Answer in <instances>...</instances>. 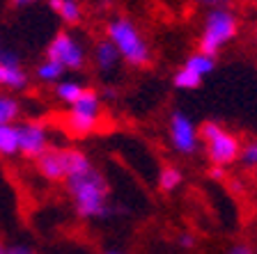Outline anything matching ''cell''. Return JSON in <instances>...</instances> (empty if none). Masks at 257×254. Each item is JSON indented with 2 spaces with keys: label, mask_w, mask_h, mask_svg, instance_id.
Masks as SVG:
<instances>
[{
  "label": "cell",
  "mask_w": 257,
  "mask_h": 254,
  "mask_svg": "<svg viewBox=\"0 0 257 254\" xmlns=\"http://www.w3.org/2000/svg\"><path fill=\"white\" fill-rule=\"evenodd\" d=\"M106 39L117 48L119 60L136 69H145L152 62V51L145 42L143 32L126 16H115L106 23Z\"/></svg>",
  "instance_id": "7a4b0ae2"
},
{
  "label": "cell",
  "mask_w": 257,
  "mask_h": 254,
  "mask_svg": "<svg viewBox=\"0 0 257 254\" xmlns=\"http://www.w3.org/2000/svg\"><path fill=\"white\" fill-rule=\"evenodd\" d=\"M239 32V19L227 7H214L204 16V26L198 39V51L207 55H218V51L230 44Z\"/></svg>",
  "instance_id": "277c9868"
},
{
  "label": "cell",
  "mask_w": 257,
  "mask_h": 254,
  "mask_svg": "<svg viewBox=\"0 0 257 254\" xmlns=\"http://www.w3.org/2000/svg\"><path fill=\"white\" fill-rule=\"evenodd\" d=\"M99 3H101L103 7H108V5H112V3H115V0H99Z\"/></svg>",
  "instance_id": "4316f807"
},
{
  "label": "cell",
  "mask_w": 257,
  "mask_h": 254,
  "mask_svg": "<svg viewBox=\"0 0 257 254\" xmlns=\"http://www.w3.org/2000/svg\"><path fill=\"white\" fill-rule=\"evenodd\" d=\"M71 110L64 117V131L74 138H85L99 128L101 119V99L94 90L87 87L76 103H71Z\"/></svg>",
  "instance_id": "8992f818"
},
{
  "label": "cell",
  "mask_w": 257,
  "mask_h": 254,
  "mask_svg": "<svg viewBox=\"0 0 257 254\" xmlns=\"http://www.w3.org/2000/svg\"><path fill=\"white\" fill-rule=\"evenodd\" d=\"M168 133H170V144L177 154L182 156H193L200 147V133L198 126L193 124V119L188 115H184L182 110H175L170 115L168 122Z\"/></svg>",
  "instance_id": "ba28073f"
},
{
  "label": "cell",
  "mask_w": 257,
  "mask_h": 254,
  "mask_svg": "<svg viewBox=\"0 0 257 254\" xmlns=\"http://www.w3.org/2000/svg\"><path fill=\"white\" fill-rule=\"evenodd\" d=\"M46 58L58 62L64 71H80V69H85V64H87V53H85V48H83V44L74 35H69V32H64V30L58 32L51 39V44L46 48Z\"/></svg>",
  "instance_id": "52a82bcc"
},
{
  "label": "cell",
  "mask_w": 257,
  "mask_h": 254,
  "mask_svg": "<svg viewBox=\"0 0 257 254\" xmlns=\"http://www.w3.org/2000/svg\"><path fill=\"white\" fill-rule=\"evenodd\" d=\"M209 176L216 181H220L225 176V167H218V165H211V169H209Z\"/></svg>",
  "instance_id": "d4e9b609"
},
{
  "label": "cell",
  "mask_w": 257,
  "mask_h": 254,
  "mask_svg": "<svg viewBox=\"0 0 257 254\" xmlns=\"http://www.w3.org/2000/svg\"><path fill=\"white\" fill-rule=\"evenodd\" d=\"M19 154V131L16 124H0V156L12 158Z\"/></svg>",
  "instance_id": "4fadbf2b"
},
{
  "label": "cell",
  "mask_w": 257,
  "mask_h": 254,
  "mask_svg": "<svg viewBox=\"0 0 257 254\" xmlns=\"http://www.w3.org/2000/svg\"><path fill=\"white\" fill-rule=\"evenodd\" d=\"M7 254H37V252L28 247V245H12V247H7Z\"/></svg>",
  "instance_id": "7402d4cb"
},
{
  "label": "cell",
  "mask_w": 257,
  "mask_h": 254,
  "mask_svg": "<svg viewBox=\"0 0 257 254\" xmlns=\"http://www.w3.org/2000/svg\"><path fill=\"white\" fill-rule=\"evenodd\" d=\"M239 160L241 165L250 172H257V138L255 140H246L239 149Z\"/></svg>",
  "instance_id": "ffe728a7"
},
{
  "label": "cell",
  "mask_w": 257,
  "mask_h": 254,
  "mask_svg": "<svg viewBox=\"0 0 257 254\" xmlns=\"http://www.w3.org/2000/svg\"><path fill=\"white\" fill-rule=\"evenodd\" d=\"M35 76H37L42 83H60L64 76V69L60 67L58 62H53V60H44L42 64H37V69H35Z\"/></svg>",
  "instance_id": "ac0fdd59"
},
{
  "label": "cell",
  "mask_w": 257,
  "mask_h": 254,
  "mask_svg": "<svg viewBox=\"0 0 257 254\" xmlns=\"http://www.w3.org/2000/svg\"><path fill=\"white\" fill-rule=\"evenodd\" d=\"M195 3H200V5H207V7H211V10H214V7H225L227 3H230V0H195Z\"/></svg>",
  "instance_id": "cb8c5ba5"
},
{
  "label": "cell",
  "mask_w": 257,
  "mask_h": 254,
  "mask_svg": "<svg viewBox=\"0 0 257 254\" xmlns=\"http://www.w3.org/2000/svg\"><path fill=\"white\" fill-rule=\"evenodd\" d=\"M0 254H7V247L3 243H0Z\"/></svg>",
  "instance_id": "83f0119b"
},
{
  "label": "cell",
  "mask_w": 257,
  "mask_h": 254,
  "mask_svg": "<svg viewBox=\"0 0 257 254\" xmlns=\"http://www.w3.org/2000/svg\"><path fill=\"white\" fill-rule=\"evenodd\" d=\"M19 131V154L26 158H37L42 151L51 147L48 142V126L39 119H26V122L16 124Z\"/></svg>",
  "instance_id": "9c48e42d"
},
{
  "label": "cell",
  "mask_w": 257,
  "mask_h": 254,
  "mask_svg": "<svg viewBox=\"0 0 257 254\" xmlns=\"http://www.w3.org/2000/svg\"><path fill=\"white\" fill-rule=\"evenodd\" d=\"M28 85V74L23 69L21 58L14 51L0 48V87L7 90H23Z\"/></svg>",
  "instance_id": "30bf717a"
},
{
  "label": "cell",
  "mask_w": 257,
  "mask_h": 254,
  "mask_svg": "<svg viewBox=\"0 0 257 254\" xmlns=\"http://www.w3.org/2000/svg\"><path fill=\"white\" fill-rule=\"evenodd\" d=\"M106 254H122V252H106Z\"/></svg>",
  "instance_id": "f1b7e54d"
},
{
  "label": "cell",
  "mask_w": 257,
  "mask_h": 254,
  "mask_svg": "<svg viewBox=\"0 0 257 254\" xmlns=\"http://www.w3.org/2000/svg\"><path fill=\"white\" fill-rule=\"evenodd\" d=\"M48 7L62 19L67 26H76L83 19V7L78 0H48Z\"/></svg>",
  "instance_id": "7c38bea8"
},
{
  "label": "cell",
  "mask_w": 257,
  "mask_h": 254,
  "mask_svg": "<svg viewBox=\"0 0 257 254\" xmlns=\"http://www.w3.org/2000/svg\"><path fill=\"white\" fill-rule=\"evenodd\" d=\"M21 117V103L10 94L0 92V124H16Z\"/></svg>",
  "instance_id": "e0dca14e"
},
{
  "label": "cell",
  "mask_w": 257,
  "mask_h": 254,
  "mask_svg": "<svg viewBox=\"0 0 257 254\" xmlns=\"http://www.w3.org/2000/svg\"><path fill=\"white\" fill-rule=\"evenodd\" d=\"M255 39H257V28H255Z\"/></svg>",
  "instance_id": "f546056e"
},
{
  "label": "cell",
  "mask_w": 257,
  "mask_h": 254,
  "mask_svg": "<svg viewBox=\"0 0 257 254\" xmlns=\"http://www.w3.org/2000/svg\"><path fill=\"white\" fill-rule=\"evenodd\" d=\"M92 60H94L96 69L101 71V74H108V71H112L115 67H117L119 53H117V48L112 46L108 39H101V42H96L94 53H92Z\"/></svg>",
  "instance_id": "8fae6325"
},
{
  "label": "cell",
  "mask_w": 257,
  "mask_h": 254,
  "mask_svg": "<svg viewBox=\"0 0 257 254\" xmlns=\"http://www.w3.org/2000/svg\"><path fill=\"white\" fill-rule=\"evenodd\" d=\"M182 183H184V174H182V169H179V167H175V165H166V167H161V172H159V188L163 192L177 190Z\"/></svg>",
  "instance_id": "2e32d148"
},
{
  "label": "cell",
  "mask_w": 257,
  "mask_h": 254,
  "mask_svg": "<svg viewBox=\"0 0 257 254\" xmlns=\"http://www.w3.org/2000/svg\"><path fill=\"white\" fill-rule=\"evenodd\" d=\"M177 243L182 245V247H193V245H195V238H193L191 233H179V238H177Z\"/></svg>",
  "instance_id": "603a6c76"
},
{
  "label": "cell",
  "mask_w": 257,
  "mask_h": 254,
  "mask_svg": "<svg viewBox=\"0 0 257 254\" xmlns=\"http://www.w3.org/2000/svg\"><path fill=\"white\" fill-rule=\"evenodd\" d=\"M85 90L87 87L83 83H78V80H60V83H55V96H58L62 103H67V106L76 103Z\"/></svg>",
  "instance_id": "9a60e30c"
},
{
  "label": "cell",
  "mask_w": 257,
  "mask_h": 254,
  "mask_svg": "<svg viewBox=\"0 0 257 254\" xmlns=\"http://www.w3.org/2000/svg\"><path fill=\"white\" fill-rule=\"evenodd\" d=\"M184 67H186V69H191L193 74H198L200 78H204L207 74H211V71H214L216 58H214V55L202 53V51H195V53H191V55L186 58Z\"/></svg>",
  "instance_id": "5bb4252c"
},
{
  "label": "cell",
  "mask_w": 257,
  "mask_h": 254,
  "mask_svg": "<svg viewBox=\"0 0 257 254\" xmlns=\"http://www.w3.org/2000/svg\"><path fill=\"white\" fill-rule=\"evenodd\" d=\"M35 163H37V172L44 179L58 181V183L92 167L90 158L80 149H71V147H48L46 151H42L35 158Z\"/></svg>",
  "instance_id": "3957f363"
},
{
  "label": "cell",
  "mask_w": 257,
  "mask_h": 254,
  "mask_svg": "<svg viewBox=\"0 0 257 254\" xmlns=\"http://www.w3.org/2000/svg\"><path fill=\"white\" fill-rule=\"evenodd\" d=\"M198 133L200 140L204 142V151H207V158L211 160V165L227 167L234 160H239L241 140L227 128H223L218 122H204L202 126H198Z\"/></svg>",
  "instance_id": "5b68a950"
},
{
  "label": "cell",
  "mask_w": 257,
  "mask_h": 254,
  "mask_svg": "<svg viewBox=\"0 0 257 254\" xmlns=\"http://www.w3.org/2000/svg\"><path fill=\"white\" fill-rule=\"evenodd\" d=\"M67 192H69L74 208L80 217L85 220H103V217L112 215L115 208L110 206V185H108L106 176L92 165L85 172L69 176L64 181Z\"/></svg>",
  "instance_id": "6da1fadb"
},
{
  "label": "cell",
  "mask_w": 257,
  "mask_h": 254,
  "mask_svg": "<svg viewBox=\"0 0 257 254\" xmlns=\"http://www.w3.org/2000/svg\"><path fill=\"white\" fill-rule=\"evenodd\" d=\"M37 0H12V5L14 7H19V10H23V7H30V5H35Z\"/></svg>",
  "instance_id": "484cf974"
},
{
  "label": "cell",
  "mask_w": 257,
  "mask_h": 254,
  "mask_svg": "<svg viewBox=\"0 0 257 254\" xmlns=\"http://www.w3.org/2000/svg\"><path fill=\"white\" fill-rule=\"evenodd\" d=\"M172 85L179 87V90H198L202 85V78L198 74H193L191 69H186V67H179L172 76Z\"/></svg>",
  "instance_id": "d6986e66"
},
{
  "label": "cell",
  "mask_w": 257,
  "mask_h": 254,
  "mask_svg": "<svg viewBox=\"0 0 257 254\" xmlns=\"http://www.w3.org/2000/svg\"><path fill=\"white\" fill-rule=\"evenodd\" d=\"M227 254H255V249H252L248 243H234Z\"/></svg>",
  "instance_id": "44dd1931"
}]
</instances>
